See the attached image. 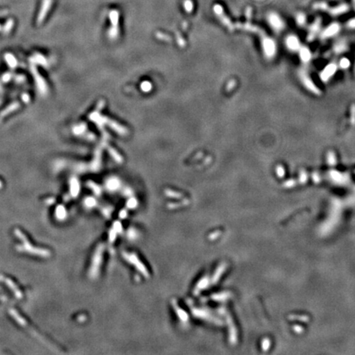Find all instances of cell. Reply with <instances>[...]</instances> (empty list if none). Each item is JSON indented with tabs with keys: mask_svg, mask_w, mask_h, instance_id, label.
<instances>
[{
	"mask_svg": "<svg viewBox=\"0 0 355 355\" xmlns=\"http://www.w3.org/2000/svg\"><path fill=\"white\" fill-rule=\"evenodd\" d=\"M300 79L302 81V82L303 83V85L307 90H309L310 91H312L313 93L319 95L320 94V91L319 89L314 85V83L313 82V81L311 80V78L307 76L305 72H301L300 73Z\"/></svg>",
	"mask_w": 355,
	"mask_h": 355,
	"instance_id": "3957f363",
	"label": "cell"
},
{
	"mask_svg": "<svg viewBox=\"0 0 355 355\" xmlns=\"http://www.w3.org/2000/svg\"><path fill=\"white\" fill-rule=\"evenodd\" d=\"M224 270H225V266H224V265H221V266L219 267V269L216 270V272L215 275H214L213 282H216V281H218V280H219V277H220V275H221L222 273L224 271Z\"/></svg>",
	"mask_w": 355,
	"mask_h": 355,
	"instance_id": "7c38bea8",
	"label": "cell"
},
{
	"mask_svg": "<svg viewBox=\"0 0 355 355\" xmlns=\"http://www.w3.org/2000/svg\"><path fill=\"white\" fill-rule=\"evenodd\" d=\"M338 31H339V26L336 24L332 25V26H331V27L325 31L323 34L324 37H330V36L335 35L338 32Z\"/></svg>",
	"mask_w": 355,
	"mask_h": 355,
	"instance_id": "9c48e42d",
	"label": "cell"
},
{
	"mask_svg": "<svg viewBox=\"0 0 355 355\" xmlns=\"http://www.w3.org/2000/svg\"><path fill=\"white\" fill-rule=\"evenodd\" d=\"M108 186H109L110 189H117L118 187H119V181L117 179H110L109 183H108Z\"/></svg>",
	"mask_w": 355,
	"mask_h": 355,
	"instance_id": "4fadbf2b",
	"label": "cell"
},
{
	"mask_svg": "<svg viewBox=\"0 0 355 355\" xmlns=\"http://www.w3.org/2000/svg\"><path fill=\"white\" fill-rule=\"evenodd\" d=\"M339 66H340V67L343 68V69H346V68H348V67L350 66V60L348 59H346V58L342 59L341 60H340V62H339Z\"/></svg>",
	"mask_w": 355,
	"mask_h": 355,
	"instance_id": "2e32d148",
	"label": "cell"
},
{
	"mask_svg": "<svg viewBox=\"0 0 355 355\" xmlns=\"http://www.w3.org/2000/svg\"><path fill=\"white\" fill-rule=\"evenodd\" d=\"M194 314L196 315V317H201V318H204V319H206V320H211V321H216V323H219L218 321H219V320L218 319H216V318H214L213 317H211V315L210 316V313H207V312H206L205 310H200V309H196L195 311H194Z\"/></svg>",
	"mask_w": 355,
	"mask_h": 355,
	"instance_id": "52a82bcc",
	"label": "cell"
},
{
	"mask_svg": "<svg viewBox=\"0 0 355 355\" xmlns=\"http://www.w3.org/2000/svg\"><path fill=\"white\" fill-rule=\"evenodd\" d=\"M136 199H134V198H131V199L128 201V207H130V208H133L134 206H136Z\"/></svg>",
	"mask_w": 355,
	"mask_h": 355,
	"instance_id": "ac0fdd59",
	"label": "cell"
},
{
	"mask_svg": "<svg viewBox=\"0 0 355 355\" xmlns=\"http://www.w3.org/2000/svg\"><path fill=\"white\" fill-rule=\"evenodd\" d=\"M209 284V281L207 278H203V279H201L200 281V282L197 284V287H196V290H195V293L197 294V293H199V292L201 291V290H203L204 288H206V286L208 285Z\"/></svg>",
	"mask_w": 355,
	"mask_h": 355,
	"instance_id": "30bf717a",
	"label": "cell"
},
{
	"mask_svg": "<svg viewBox=\"0 0 355 355\" xmlns=\"http://www.w3.org/2000/svg\"><path fill=\"white\" fill-rule=\"evenodd\" d=\"M141 88H142V90L143 91H145V92H148V91H150L151 89H152V85L150 84V83L149 82H143L141 84Z\"/></svg>",
	"mask_w": 355,
	"mask_h": 355,
	"instance_id": "5bb4252c",
	"label": "cell"
},
{
	"mask_svg": "<svg viewBox=\"0 0 355 355\" xmlns=\"http://www.w3.org/2000/svg\"><path fill=\"white\" fill-rule=\"evenodd\" d=\"M235 85V82L234 81H231V84H230V82L229 83V85H228V91H230V90H231V89Z\"/></svg>",
	"mask_w": 355,
	"mask_h": 355,
	"instance_id": "44dd1931",
	"label": "cell"
},
{
	"mask_svg": "<svg viewBox=\"0 0 355 355\" xmlns=\"http://www.w3.org/2000/svg\"><path fill=\"white\" fill-rule=\"evenodd\" d=\"M174 308H175V311H176L177 314H178V316H179V317L183 321H187V313H185L183 310H182L180 307H177V306H174Z\"/></svg>",
	"mask_w": 355,
	"mask_h": 355,
	"instance_id": "8fae6325",
	"label": "cell"
},
{
	"mask_svg": "<svg viewBox=\"0 0 355 355\" xmlns=\"http://www.w3.org/2000/svg\"><path fill=\"white\" fill-rule=\"evenodd\" d=\"M327 160H328V163L331 164V165H333L334 164L336 163V157L335 155L332 151H330L327 155Z\"/></svg>",
	"mask_w": 355,
	"mask_h": 355,
	"instance_id": "9a60e30c",
	"label": "cell"
},
{
	"mask_svg": "<svg viewBox=\"0 0 355 355\" xmlns=\"http://www.w3.org/2000/svg\"><path fill=\"white\" fill-rule=\"evenodd\" d=\"M286 45L287 48L291 51H297L300 49V42H299V39L294 36V35H290L286 39Z\"/></svg>",
	"mask_w": 355,
	"mask_h": 355,
	"instance_id": "5b68a950",
	"label": "cell"
},
{
	"mask_svg": "<svg viewBox=\"0 0 355 355\" xmlns=\"http://www.w3.org/2000/svg\"><path fill=\"white\" fill-rule=\"evenodd\" d=\"M301 60L303 63H308L311 60L312 58V53L310 52V50L307 47H302L300 49V53H299Z\"/></svg>",
	"mask_w": 355,
	"mask_h": 355,
	"instance_id": "ba28073f",
	"label": "cell"
},
{
	"mask_svg": "<svg viewBox=\"0 0 355 355\" xmlns=\"http://www.w3.org/2000/svg\"><path fill=\"white\" fill-rule=\"evenodd\" d=\"M336 69H337L336 64L335 63L328 64V65L324 68V70L321 72V79L322 81H324V82L329 80V79L335 73Z\"/></svg>",
	"mask_w": 355,
	"mask_h": 355,
	"instance_id": "277c9868",
	"label": "cell"
},
{
	"mask_svg": "<svg viewBox=\"0 0 355 355\" xmlns=\"http://www.w3.org/2000/svg\"><path fill=\"white\" fill-rule=\"evenodd\" d=\"M351 121H352L353 124H354L355 121V105L353 104V106L352 107V113H351Z\"/></svg>",
	"mask_w": 355,
	"mask_h": 355,
	"instance_id": "d6986e66",
	"label": "cell"
},
{
	"mask_svg": "<svg viewBox=\"0 0 355 355\" xmlns=\"http://www.w3.org/2000/svg\"><path fill=\"white\" fill-rule=\"evenodd\" d=\"M124 258H125L128 262H131L132 264H133L135 266L140 270V272L142 273L145 276H148V272H147V268L142 264V262L139 261V259L136 257V255L131 253H124L123 254Z\"/></svg>",
	"mask_w": 355,
	"mask_h": 355,
	"instance_id": "7a4b0ae2",
	"label": "cell"
},
{
	"mask_svg": "<svg viewBox=\"0 0 355 355\" xmlns=\"http://www.w3.org/2000/svg\"><path fill=\"white\" fill-rule=\"evenodd\" d=\"M184 6H185V9L187 11V12H191V11L192 10V3L191 2V1H189V0H187L186 2L184 3Z\"/></svg>",
	"mask_w": 355,
	"mask_h": 355,
	"instance_id": "e0dca14e",
	"label": "cell"
},
{
	"mask_svg": "<svg viewBox=\"0 0 355 355\" xmlns=\"http://www.w3.org/2000/svg\"><path fill=\"white\" fill-rule=\"evenodd\" d=\"M262 48L264 50L265 55L267 58H272L276 53V46L274 40L270 38H264L262 41Z\"/></svg>",
	"mask_w": 355,
	"mask_h": 355,
	"instance_id": "6da1fadb",
	"label": "cell"
},
{
	"mask_svg": "<svg viewBox=\"0 0 355 355\" xmlns=\"http://www.w3.org/2000/svg\"><path fill=\"white\" fill-rule=\"evenodd\" d=\"M277 170H278V172H277L278 174H279L280 176H281V175H283L284 173V168H282L281 166H279V167H278Z\"/></svg>",
	"mask_w": 355,
	"mask_h": 355,
	"instance_id": "ffe728a7",
	"label": "cell"
},
{
	"mask_svg": "<svg viewBox=\"0 0 355 355\" xmlns=\"http://www.w3.org/2000/svg\"><path fill=\"white\" fill-rule=\"evenodd\" d=\"M269 22L272 26L273 28L277 30V31L281 30L284 27V24L282 21H281V19L277 15H275V14H270V16H269Z\"/></svg>",
	"mask_w": 355,
	"mask_h": 355,
	"instance_id": "8992f818",
	"label": "cell"
}]
</instances>
